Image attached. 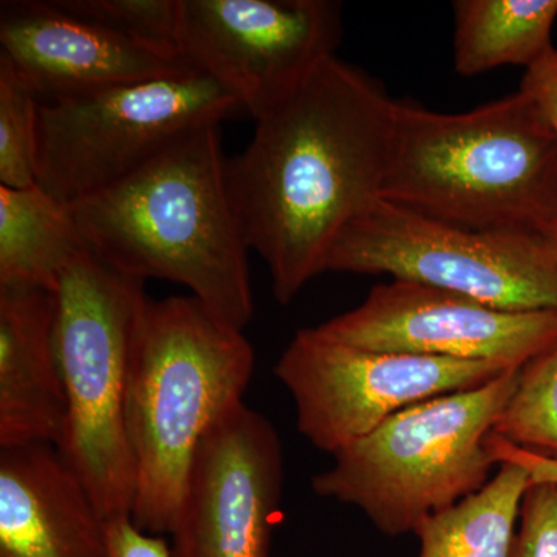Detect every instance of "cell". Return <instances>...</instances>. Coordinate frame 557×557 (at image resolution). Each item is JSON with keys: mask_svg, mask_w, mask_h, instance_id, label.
Returning a JSON list of instances; mask_svg holds the SVG:
<instances>
[{"mask_svg": "<svg viewBox=\"0 0 557 557\" xmlns=\"http://www.w3.org/2000/svg\"><path fill=\"white\" fill-rule=\"evenodd\" d=\"M395 108L379 83L332 57L226 161L245 240L269 265L282 306L327 271L344 231L380 199Z\"/></svg>", "mask_w": 557, "mask_h": 557, "instance_id": "cell-1", "label": "cell"}, {"mask_svg": "<svg viewBox=\"0 0 557 557\" xmlns=\"http://www.w3.org/2000/svg\"><path fill=\"white\" fill-rule=\"evenodd\" d=\"M226 161L220 124L197 127L70 209L102 262L138 281L183 285L220 321L244 330L255 313L249 247Z\"/></svg>", "mask_w": 557, "mask_h": 557, "instance_id": "cell-2", "label": "cell"}, {"mask_svg": "<svg viewBox=\"0 0 557 557\" xmlns=\"http://www.w3.org/2000/svg\"><path fill=\"white\" fill-rule=\"evenodd\" d=\"M380 199L467 228L545 236L557 219V139L522 90L465 113L397 101Z\"/></svg>", "mask_w": 557, "mask_h": 557, "instance_id": "cell-3", "label": "cell"}, {"mask_svg": "<svg viewBox=\"0 0 557 557\" xmlns=\"http://www.w3.org/2000/svg\"><path fill=\"white\" fill-rule=\"evenodd\" d=\"M255 362L244 330L220 321L200 300L148 299L126 398L137 478L131 520L139 531L171 534L196 450L244 403Z\"/></svg>", "mask_w": 557, "mask_h": 557, "instance_id": "cell-4", "label": "cell"}, {"mask_svg": "<svg viewBox=\"0 0 557 557\" xmlns=\"http://www.w3.org/2000/svg\"><path fill=\"white\" fill-rule=\"evenodd\" d=\"M519 373L399 410L336 453L333 467L314 475V493L361 509L387 536L416 533L424 519L486 485L497 467L487 437Z\"/></svg>", "mask_w": 557, "mask_h": 557, "instance_id": "cell-5", "label": "cell"}, {"mask_svg": "<svg viewBox=\"0 0 557 557\" xmlns=\"http://www.w3.org/2000/svg\"><path fill=\"white\" fill-rule=\"evenodd\" d=\"M54 350L67 418L58 449L89 491L102 518L131 519L134 457L126 398L145 282L120 273L89 249L62 271Z\"/></svg>", "mask_w": 557, "mask_h": 557, "instance_id": "cell-6", "label": "cell"}, {"mask_svg": "<svg viewBox=\"0 0 557 557\" xmlns=\"http://www.w3.org/2000/svg\"><path fill=\"white\" fill-rule=\"evenodd\" d=\"M240 109L228 89L196 69L40 102L36 185L70 207Z\"/></svg>", "mask_w": 557, "mask_h": 557, "instance_id": "cell-7", "label": "cell"}, {"mask_svg": "<svg viewBox=\"0 0 557 557\" xmlns=\"http://www.w3.org/2000/svg\"><path fill=\"white\" fill-rule=\"evenodd\" d=\"M327 271L387 274L505 311H557V260L544 236L475 230L379 199L333 248Z\"/></svg>", "mask_w": 557, "mask_h": 557, "instance_id": "cell-8", "label": "cell"}, {"mask_svg": "<svg viewBox=\"0 0 557 557\" xmlns=\"http://www.w3.org/2000/svg\"><path fill=\"white\" fill-rule=\"evenodd\" d=\"M508 370L494 361L368 350L314 327L296 333L274 373L295 401L300 434L335 456L399 410L483 386Z\"/></svg>", "mask_w": 557, "mask_h": 557, "instance_id": "cell-9", "label": "cell"}, {"mask_svg": "<svg viewBox=\"0 0 557 557\" xmlns=\"http://www.w3.org/2000/svg\"><path fill=\"white\" fill-rule=\"evenodd\" d=\"M341 13L333 0H180L177 49L258 121L335 57Z\"/></svg>", "mask_w": 557, "mask_h": 557, "instance_id": "cell-10", "label": "cell"}, {"mask_svg": "<svg viewBox=\"0 0 557 557\" xmlns=\"http://www.w3.org/2000/svg\"><path fill=\"white\" fill-rule=\"evenodd\" d=\"M282 483L276 429L240 403L196 450L171 531V557H270Z\"/></svg>", "mask_w": 557, "mask_h": 557, "instance_id": "cell-11", "label": "cell"}, {"mask_svg": "<svg viewBox=\"0 0 557 557\" xmlns=\"http://www.w3.org/2000/svg\"><path fill=\"white\" fill-rule=\"evenodd\" d=\"M375 351L494 361L522 369L557 344V311H505L420 282L375 285L357 309L317 327Z\"/></svg>", "mask_w": 557, "mask_h": 557, "instance_id": "cell-12", "label": "cell"}, {"mask_svg": "<svg viewBox=\"0 0 557 557\" xmlns=\"http://www.w3.org/2000/svg\"><path fill=\"white\" fill-rule=\"evenodd\" d=\"M2 53L47 101L190 70L174 50L76 16L57 2H2Z\"/></svg>", "mask_w": 557, "mask_h": 557, "instance_id": "cell-13", "label": "cell"}, {"mask_svg": "<svg viewBox=\"0 0 557 557\" xmlns=\"http://www.w3.org/2000/svg\"><path fill=\"white\" fill-rule=\"evenodd\" d=\"M0 557H112L109 522L58 446L0 450Z\"/></svg>", "mask_w": 557, "mask_h": 557, "instance_id": "cell-14", "label": "cell"}, {"mask_svg": "<svg viewBox=\"0 0 557 557\" xmlns=\"http://www.w3.org/2000/svg\"><path fill=\"white\" fill-rule=\"evenodd\" d=\"M54 292L0 287V448L60 446L67 403L54 350Z\"/></svg>", "mask_w": 557, "mask_h": 557, "instance_id": "cell-15", "label": "cell"}, {"mask_svg": "<svg viewBox=\"0 0 557 557\" xmlns=\"http://www.w3.org/2000/svg\"><path fill=\"white\" fill-rule=\"evenodd\" d=\"M87 249L69 205L38 185H0V287L57 292L62 271Z\"/></svg>", "mask_w": 557, "mask_h": 557, "instance_id": "cell-16", "label": "cell"}, {"mask_svg": "<svg viewBox=\"0 0 557 557\" xmlns=\"http://www.w3.org/2000/svg\"><path fill=\"white\" fill-rule=\"evenodd\" d=\"M557 0H457L454 65L475 76L502 65L531 67L553 49Z\"/></svg>", "mask_w": 557, "mask_h": 557, "instance_id": "cell-17", "label": "cell"}, {"mask_svg": "<svg viewBox=\"0 0 557 557\" xmlns=\"http://www.w3.org/2000/svg\"><path fill=\"white\" fill-rule=\"evenodd\" d=\"M531 479L511 463L471 496L417 527L418 557H509Z\"/></svg>", "mask_w": 557, "mask_h": 557, "instance_id": "cell-18", "label": "cell"}, {"mask_svg": "<svg viewBox=\"0 0 557 557\" xmlns=\"http://www.w3.org/2000/svg\"><path fill=\"white\" fill-rule=\"evenodd\" d=\"M493 434L519 448L557 458V344L520 369L518 386Z\"/></svg>", "mask_w": 557, "mask_h": 557, "instance_id": "cell-19", "label": "cell"}, {"mask_svg": "<svg viewBox=\"0 0 557 557\" xmlns=\"http://www.w3.org/2000/svg\"><path fill=\"white\" fill-rule=\"evenodd\" d=\"M39 95L28 79L0 53V185H36Z\"/></svg>", "mask_w": 557, "mask_h": 557, "instance_id": "cell-20", "label": "cell"}, {"mask_svg": "<svg viewBox=\"0 0 557 557\" xmlns=\"http://www.w3.org/2000/svg\"><path fill=\"white\" fill-rule=\"evenodd\" d=\"M61 9L150 46L177 51L180 0H54Z\"/></svg>", "mask_w": 557, "mask_h": 557, "instance_id": "cell-21", "label": "cell"}, {"mask_svg": "<svg viewBox=\"0 0 557 557\" xmlns=\"http://www.w3.org/2000/svg\"><path fill=\"white\" fill-rule=\"evenodd\" d=\"M509 557H557V485L531 483Z\"/></svg>", "mask_w": 557, "mask_h": 557, "instance_id": "cell-22", "label": "cell"}, {"mask_svg": "<svg viewBox=\"0 0 557 557\" xmlns=\"http://www.w3.org/2000/svg\"><path fill=\"white\" fill-rule=\"evenodd\" d=\"M533 100L557 139V49L527 69L520 89Z\"/></svg>", "mask_w": 557, "mask_h": 557, "instance_id": "cell-23", "label": "cell"}, {"mask_svg": "<svg viewBox=\"0 0 557 557\" xmlns=\"http://www.w3.org/2000/svg\"><path fill=\"white\" fill-rule=\"evenodd\" d=\"M486 448L497 467L502 463L516 465L525 469L531 483H556L557 485V458L519 448L507 440L497 437L493 432L487 437Z\"/></svg>", "mask_w": 557, "mask_h": 557, "instance_id": "cell-24", "label": "cell"}, {"mask_svg": "<svg viewBox=\"0 0 557 557\" xmlns=\"http://www.w3.org/2000/svg\"><path fill=\"white\" fill-rule=\"evenodd\" d=\"M109 542L112 557H171L163 537L143 533L131 519L109 522Z\"/></svg>", "mask_w": 557, "mask_h": 557, "instance_id": "cell-25", "label": "cell"}, {"mask_svg": "<svg viewBox=\"0 0 557 557\" xmlns=\"http://www.w3.org/2000/svg\"><path fill=\"white\" fill-rule=\"evenodd\" d=\"M545 242H547L549 251H552L553 258L557 260V219L549 230L547 234L544 236Z\"/></svg>", "mask_w": 557, "mask_h": 557, "instance_id": "cell-26", "label": "cell"}]
</instances>
